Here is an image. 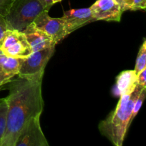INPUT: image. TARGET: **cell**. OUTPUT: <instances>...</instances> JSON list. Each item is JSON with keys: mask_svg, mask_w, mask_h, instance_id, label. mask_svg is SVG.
<instances>
[{"mask_svg": "<svg viewBox=\"0 0 146 146\" xmlns=\"http://www.w3.org/2000/svg\"><path fill=\"white\" fill-rule=\"evenodd\" d=\"M115 2L120 6L123 11L128 10V0H115Z\"/></svg>", "mask_w": 146, "mask_h": 146, "instance_id": "21", "label": "cell"}, {"mask_svg": "<svg viewBox=\"0 0 146 146\" xmlns=\"http://www.w3.org/2000/svg\"><path fill=\"white\" fill-rule=\"evenodd\" d=\"M6 57L7 56H6L4 54H3V52L1 51V49H0V64H1V63L2 62L4 59H5Z\"/></svg>", "mask_w": 146, "mask_h": 146, "instance_id": "22", "label": "cell"}, {"mask_svg": "<svg viewBox=\"0 0 146 146\" xmlns=\"http://www.w3.org/2000/svg\"><path fill=\"white\" fill-rule=\"evenodd\" d=\"M62 0H54V4H56V3L57 2H59V1H61Z\"/></svg>", "mask_w": 146, "mask_h": 146, "instance_id": "23", "label": "cell"}, {"mask_svg": "<svg viewBox=\"0 0 146 146\" xmlns=\"http://www.w3.org/2000/svg\"><path fill=\"white\" fill-rule=\"evenodd\" d=\"M55 51V46L32 52L29 56L21 58L18 76L32 81H42L47 63Z\"/></svg>", "mask_w": 146, "mask_h": 146, "instance_id": "4", "label": "cell"}, {"mask_svg": "<svg viewBox=\"0 0 146 146\" xmlns=\"http://www.w3.org/2000/svg\"><path fill=\"white\" fill-rule=\"evenodd\" d=\"M61 19L65 24L68 35L88 23L96 21V19L93 17L90 7L73 9L64 11V16L61 17Z\"/></svg>", "mask_w": 146, "mask_h": 146, "instance_id": "9", "label": "cell"}, {"mask_svg": "<svg viewBox=\"0 0 146 146\" xmlns=\"http://www.w3.org/2000/svg\"><path fill=\"white\" fill-rule=\"evenodd\" d=\"M146 8V0H128V10H144Z\"/></svg>", "mask_w": 146, "mask_h": 146, "instance_id": "16", "label": "cell"}, {"mask_svg": "<svg viewBox=\"0 0 146 146\" xmlns=\"http://www.w3.org/2000/svg\"><path fill=\"white\" fill-rule=\"evenodd\" d=\"M44 7L45 11H48L51 7L54 4V0H38Z\"/></svg>", "mask_w": 146, "mask_h": 146, "instance_id": "20", "label": "cell"}, {"mask_svg": "<svg viewBox=\"0 0 146 146\" xmlns=\"http://www.w3.org/2000/svg\"><path fill=\"white\" fill-rule=\"evenodd\" d=\"M143 87L137 84L131 94L121 96L115 109L100 122L98 129L115 146H122L129 128V121L134 104Z\"/></svg>", "mask_w": 146, "mask_h": 146, "instance_id": "2", "label": "cell"}, {"mask_svg": "<svg viewBox=\"0 0 146 146\" xmlns=\"http://www.w3.org/2000/svg\"><path fill=\"white\" fill-rule=\"evenodd\" d=\"M146 68V41L144 39L143 43L141 46L138 56L136 58V63L134 71L138 75L142 70Z\"/></svg>", "mask_w": 146, "mask_h": 146, "instance_id": "13", "label": "cell"}, {"mask_svg": "<svg viewBox=\"0 0 146 146\" xmlns=\"http://www.w3.org/2000/svg\"><path fill=\"white\" fill-rule=\"evenodd\" d=\"M145 96H146V88H143L141 91V92L140 93V94L138 95V98H136L135 101V104H134L133 106V111H132V113H131V118H130V121H129V126L131 125V123L132 121H133L134 118H135L136 115L138 114V111L139 110L141 109V106H142L143 102L144 99L145 98Z\"/></svg>", "mask_w": 146, "mask_h": 146, "instance_id": "15", "label": "cell"}, {"mask_svg": "<svg viewBox=\"0 0 146 146\" xmlns=\"http://www.w3.org/2000/svg\"><path fill=\"white\" fill-rule=\"evenodd\" d=\"M21 58L6 57L0 64V86L7 84L16 75H18Z\"/></svg>", "mask_w": 146, "mask_h": 146, "instance_id": "11", "label": "cell"}, {"mask_svg": "<svg viewBox=\"0 0 146 146\" xmlns=\"http://www.w3.org/2000/svg\"><path fill=\"white\" fill-rule=\"evenodd\" d=\"M8 29H9L5 19H4V17L0 16V46H1L3 39L5 36L6 32Z\"/></svg>", "mask_w": 146, "mask_h": 146, "instance_id": "18", "label": "cell"}, {"mask_svg": "<svg viewBox=\"0 0 146 146\" xmlns=\"http://www.w3.org/2000/svg\"><path fill=\"white\" fill-rule=\"evenodd\" d=\"M23 33L25 35L32 52L56 46L51 37L37 28L33 22L26 27Z\"/></svg>", "mask_w": 146, "mask_h": 146, "instance_id": "10", "label": "cell"}, {"mask_svg": "<svg viewBox=\"0 0 146 146\" xmlns=\"http://www.w3.org/2000/svg\"><path fill=\"white\" fill-rule=\"evenodd\" d=\"M0 49L6 56L16 58H26L32 53L24 33L16 29L7 30Z\"/></svg>", "mask_w": 146, "mask_h": 146, "instance_id": "5", "label": "cell"}, {"mask_svg": "<svg viewBox=\"0 0 146 146\" xmlns=\"http://www.w3.org/2000/svg\"><path fill=\"white\" fill-rule=\"evenodd\" d=\"M14 0H0V16L5 17L9 11Z\"/></svg>", "mask_w": 146, "mask_h": 146, "instance_id": "17", "label": "cell"}, {"mask_svg": "<svg viewBox=\"0 0 146 146\" xmlns=\"http://www.w3.org/2000/svg\"><path fill=\"white\" fill-rule=\"evenodd\" d=\"M7 110H8L7 103L5 98H4L0 102V143L4 136L6 126H7Z\"/></svg>", "mask_w": 146, "mask_h": 146, "instance_id": "14", "label": "cell"}, {"mask_svg": "<svg viewBox=\"0 0 146 146\" xmlns=\"http://www.w3.org/2000/svg\"><path fill=\"white\" fill-rule=\"evenodd\" d=\"M137 84V74L134 70L122 71L116 78V86L120 96L125 94H131Z\"/></svg>", "mask_w": 146, "mask_h": 146, "instance_id": "12", "label": "cell"}, {"mask_svg": "<svg viewBox=\"0 0 146 146\" xmlns=\"http://www.w3.org/2000/svg\"><path fill=\"white\" fill-rule=\"evenodd\" d=\"M138 84L141 85L143 88H146V68L141 71L137 75Z\"/></svg>", "mask_w": 146, "mask_h": 146, "instance_id": "19", "label": "cell"}, {"mask_svg": "<svg viewBox=\"0 0 146 146\" xmlns=\"http://www.w3.org/2000/svg\"><path fill=\"white\" fill-rule=\"evenodd\" d=\"M90 9L96 21H120L123 12L115 0H97Z\"/></svg>", "mask_w": 146, "mask_h": 146, "instance_id": "8", "label": "cell"}, {"mask_svg": "<svg viewBox=\"0 0 146 146\" xmlns=\"http://www.w3.org/2000/svg\"><path fill=\"white\" fill-rule=\"evenodd\" d=\"M40 116L30 118L20 132L15 146H48V143L41 130Z\"/></svg>", "mask_w": 146, "mask_h": 146, "instance_id": "6", "label": "cell"}, {"mask_svg": "<svg viewBox=\"0 0 146 146\" xmlns=\"http://www.w3.org/2000/svg\"><path fill=\"white\" fill-rule=\"evenodd\" d=\"M43 11L45 10L38 0H14L4 19L9 29L23 32Z\"/></svg>", "mask_w": 146, "mask_h": 146, "instance_id": "3", "label": "cell"}, {"mask_svg": "<svg viewBox=\"0 0 146 146\" xmlns=\"http://www.w3.org/2000/svg\"><path fill=\"white\" fill-rule=\"evenodd\" d=\"M48 11H43L33 21L36 27L48 34L56 45L68 36L65 24L61 18H52Z\"/></svg>", "mask_w": 146, "mask_h": 146, "instance_id": "7", "label": "cell"}, {"mask_svg": "<svg viewBox=\"0 0 146 146\" xmlns=\"http://www.w3.org/2000/svg\"><path fill=\"white\" fill-rule=\"evenodd\" d=\"M7 103V126L0 146H15L20 132L30 118L41 115L44 102L42 81L20 78L9 82Z\"/></svg>", "mask_w": 146, "mask_h": 146, "instance_id": "1", "label": "cell"}]
</instances>
